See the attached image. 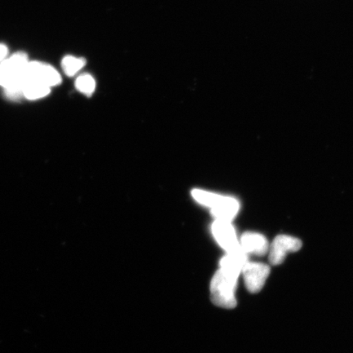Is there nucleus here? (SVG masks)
Segmentation results:
<instances>
[{
	"label": "nucleus",
	"instance_id": "obj_13",
	"mask_svg": "<svg viewBox=\"0 0 353 353\" xmlns=\"http://www.w3.org/2000/svg\"><path fill=\"white\" fill-rule=\"evenodd\" d=\"M76 86L82 94L90 96L94 92L96 83L90 74H82L77 79Z\"/></svg>",
	"mask_w": 353,
	"mask_h": 353
},
{
	"label": "nucleus",
	"instance_id": "obj_14",
	"mask_svg": "<svg viewBox=\"0 0 353 353\" xmlns=\"http://www.w3.org/2000/svg\"><path fill=\"white\" fill-rule=\"evenodd\" d=\"M8 48L4 44H0V63H2L8 55Z\"/></svg>",
	"mask_w": 353,
	"mask_h": 353
},
{
	"label": "nucleus",
	"instance_id": "obj_6",
	"mask_svg": "<svg viewBox=\"0 0 353 353\" xmlns=\"http://www.w3.org/2000/svg\"><path fill=\"white\" fill-rule=\"evenodd\" d=\"M216 241L227 251V253L241 249L240 242L238 241L235 229L228 221L216 219L212 225Z\"/></svg>",
	"mask_w": 353,
	"mask_h": 353
},
{
	"label": "nucleus",
	"instance_id": "obj_2",
	"mask_svg": "<svg viewBox=\"0 0 353 353\" xmlns=\"http://www.w3.org/2000/svg\"><path fill=\"white\" fill-rule=\"evenodd\" d=\"M237 280V278L228 275L222 269L216 272L210 285L212 302L220 307L228 309L235 307Z\"/></svg>",
	"mask_w": 353,
	"mask_h": 353
},
{
	"label": "nucleus",
	"instance_id": "obj_8",
	"mask_svg": "<svg viewBox=\"0 0 353 353\" xmlns=\"http://www.w3.org/2000/svg\"><path fill=\"white\" fill-rule=\"evenodd\" d=\"M248 262L247 254L241 249L227 253L221 260V269L228 275L233 277H239L243 267Z\"/></svg>",
	"mask_w": 353,
	"mask_h": 353
},
{
	"label": "nucleus",
	"instance_id": "obj_12",
	"mask_svg": "<svg viewBox=\"0 0 353 353\" xmlns=\"http://www.w3.org/2000/svg\"><path fill=\"white\" fill-rule=\"evenodd\" d=\"M192 195L200 204L210 207V208H213L217 204L220 198L222 197V196L218 195V194L202 191V190L199 189L193 190Z\"/></svg>",
	"mask_w": 353,
	"mask_h": 353
},
{
	"label": "nucleus",
	"instance_id": "obj_1",
	"mask_svg": "<svg viewBox=\"0 0 353 353\" xmlns=\"http://www.w3.org/2000/svg\"><path fill=\"white\" fill-rule=\"evenodd\" d=\"M28 63V56L23 52H17L0 63V85L6 88L7 98L15 100L23 96L21 79Z\"/></svg>",
	"mask_w": 353,
	"mask_h": 353
},
{
	"label": "nucleus",
	"instance_id": "obj_5",
	"mask_svg": "<svg viewBox=\"0 0 353 353\" xmlns=\"http://www.w3.org/2000/svg\"><path fill=\"white\" fill-rule=\"evenodd\" d=\"M302 241L290 236L280 235L275 238L269 249V261L271 264L280 265L284 262L287 254L296 252L301 249Z\"/></svg>",
	"mask_w": 353,
	"mask_h": 353
},
{
	"label": "nucleus",
	"instance_id": "obj_3",
	"mask_svg": "<svg viewBox=\"0 0 353 353\" xmlns=\"http://www.w3.org/2000/svg\"><path fill=\"white\" fill-rule=\"evenodd\" d=\"M61 81L59 73L52 66L38 61H28L21 74V85L22 88L26 83L38 82L52 87L59 85Z\"/></svg>",
	"mask_w": 353,
	"mask_h": 353
},
{
	"label": "nucleus",
	"instance_id": "obj_7",
	"mask_svg": "<svg viewBox=\"0 0 353 353\" xmlns=\"http://www.w3.org/2000/svg\"><path fill=\"white\" fill-rule=\"evenodd\" d=\"M240 246L246 254L263 256L268 252V242L261 234L246 232L241 236Z\"/></svg>",
	"mask_w": 353,
	"mask_h": 353
},
{
	"label": "nucleus",
	"instance_id": "obj_11",
	"mask_svg": "<svg viewBox=\"0 0 353 353\" xmlns=\"http://www.w3.org/2000/svg\"><path fill=\"white\" fill-rule=\"evenodd\" d=\"M85 59H78L73 56H66L61 63V66L68 77H73L85 66Z\"/></svg>",
	"mask_w": 353,
	"mask_h": 353
},
{
	"label": "nucleus",
	"instance_id": "obj_4",
	"mask_svg": "<svg viewBox=\"0 0 353 353\" xmlns=\"http://www.w3.org/2000/svg\"><path fill=\"white\" fill-rule=\"evenodd\" d=\"M247 290L250 293H259L263 288L269 274L270 268L266 264L247 262L241 271Z\"/></svg>",
	"mask_w": 353,
	"mask_h": 353
},
{
	"label": "nucleus",
	"instance_id": "obj_9",
	"mask_svg": "<svg viewBox=\"0 0 353 353\" xmlns=\"http://www.w3.org/2000/svg\"><path fill=\"white\" fill-rule=\"evenodd\" d=\"M239 209V202L235 198L222 196L217 204L211 208V212L216 219L231 222V220L235 218Z\"/></svg>",
	"mask_w": 353,
	"mask_h": 353
},
{
	"label": "nucleus",
	"instance_id": "obj_10",
	"mask_svg": "<svg viewBox=\"0 0 353 353\" xmlns=\"http://www.w3.org/2000/svg\"><path fill=\"white\" fill-rule=\"evenodd\" d=\"M50 92V87L38 82L26 83L22 87V95L26 99L34 100L43 98Z\"/></svg>",
	"mask_w": 353,
	"mask_h": 353
}]
</instances>
